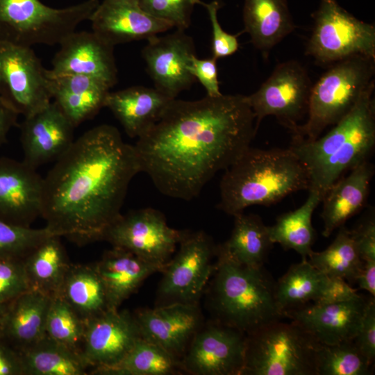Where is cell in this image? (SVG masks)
I'll list each match as a JSON object with an SVG mask.
<instances>
[{"mask_svg":"<svg viewBox=\"0 0 375 375\" xmlns=\"http://www.w3.org/2000/svg\"><path fill=\"white\" fill-rule=\"evenodd\" d=\"M257 131L244 95L176 98L133 146L159 192L190 201L251 147Z\"/></svg>","mask_w":375,"mask_h":375,"instance_id":"obj_1","label":"cell"},{"mask_svg":"<svg viewBox=\"0 0 375 375\" xmlns=\"http://www.w3.org/2000/svg\"><path fill=\"white\" fill-rule=\"evenodd\" d=\"M140 172L134 146L117 128L101 124L87 131L44 178L45 226L79 246L101 240L122 214L128 185Z\"/></svg>","mask_w":375,"mask_h":375,"instance_id":"obj_2","label":"cell"},{"mask_svg":"<svg viewBox=\"0 0 375 375\" xmlns=\"http://www.w3.org/2000/svg\"><path fill=\"white\" fill-rule=\"evenodd\" d=\"M374 82L353 109L324 136L291 142L289 148L305 167L310 190L323 195L347 172L368 160L375 146Z\"/></svg>","mask_w":375,"mask_h":375,"instance_id":"obj_3","label":"cell"},{"mask_svg":"<svg viewBox=\"0 0 375 375\" xmlns=\"http://www.w3.org/2000/svg\"><path fill=\"white\" fill-rule=\"evenodd\" d=\"M224 171L217 208L232 216L309 188L306 170L290 148L250 147Z\"/></svg>","mask_w":375,"mask_h":375,"instance_id":"obj_4","label":"cell"},{"mask_svg":"<svg viewBox=\"0 0 375 375\" xmlns=\"http://www.w3.org/2000/svg\"><path fill=\"white\" fill-rule=\"evenodd\" d=\"M216 256L208 284L215 320L247 335L283 317L275 300L276 283L263 267L239 264L219 245Z\"/></svg>","mask_w":375,"mask_h":375,"instance_id":"obj_5","label":"cell"},{"mask_svg":"<svg viewBox=\"0 0 375 375\" xmlns=\"http://www.w3.org/2000/svg\"><path fill=\"white\" fill-rule=\"evenodd\" d=\"M375 59L357 56L335 62L312 85L305 123L292 135L291 142L316 140L356 106L374 82Z\"/></svg>","mask_w":375,"mask_h":375,"instance_id":"obj_6","label":"cell"},{"mask_svg":"<svg viewBox=\"0 0 375 375\" xmlns=\"http://www.w3.org/2000/svg\"><path fill=\"white\" fill-rule=\"evenodd\" d=\"M280 320L247 335L242 375H317L321 344L298 324Z\"/></svg>","mask_w":375,"mask_h":375,"instance_id":"obj_7","label":"cell"},{"mask_svg":"<svg viewBox=\"0 0 375 375\" xmlns=\"http://www.w3.org/2000/svg\"><path fill=\"white\" fill-rule=\"evenodd\" d=\"M99 0L55 8L40 0H0V42L25 47L60 44L89 20Z\"/></svg>","mask_w":375,"mask_h":375,"instance_id":"obj_8","label":"cell"},{"mask_svg":"<svg viewBox=\"0 0 375 375\" xmlns=\"http://www.w3.org/2000/svg\"><path fill=\"white\" fill-rule=\"evenodd\" d=\"M306 54L321 63L362 56L375 59V26L361 21L336 0H319Z\"/></svg>","mask_w":375,"mask_h":375,"instance_id":"obj_9","label":"cell"},{"mask_svg":"<svg viewBox=\"0 0 375 375\" xmlns=\"http://www.w3.org/2000/svg\"><path fill=\"white\" fill-rule=\"evenodd\" d=\"M176 254L162 272L158 295L161 305L198 304L212 275L217 246L203 231H184Z\"/></svg>","mask_w":375,"mask_h":375,"instance_id":"obj_10","label":"cell"},{"mask_svg":"<svg viewBox=\"0 0 375 375\" xmlns=\"http://www.w3.org/2000/svg\"><path fill=\"white\" fill-rule=\"evenodd\" d=\"M311 88L308 74L298 61L278 65L256 92L246 96L256 127L265 117L274 116L292 135L308 114Z\"/></svg>","mask_w":375,"mask_h":375,"instance_id":"obj_11","label":"cell"},{"mask_svg":"<svg viewBox=\"0 0 375 375\" xmlns=\"http://www.w3.org/2000/svg\"><path fill=\"white\" fill-rule=\"evenodd\" d=\"M46 69L31 47L0 42V97L18 115L29 117L51 103Z\"/></svg>","mask_w":375,"mask_h":375,"instance_id":"obj_12","label":"cell"},{"mask_svg":"<svg viewBox=\"0 0 375 375\" xmlns=\"http://www.w3.org/2000/svg\"><path fill=\"white\" fill-rule=\"evenodd\" d=\"M184 231L171 228L159 210L145 208L120 216L104 232L101 240L151 262L166 265Z\"/></svg>","mask_w":375,"mask_h":375,"instance_id":"obj_13","label":"cell"},{"mask_svg":"<svg viewBox=\"0 0 375 375\" xmlns=\"http://www.w3.org/2000/svg\"><path fill=\"white\" fill-rule=\"evenodd\" d=\"M247 334L217 320L201 326L181 362L194 375H242Z\"/></svg>","mask_w":375,"mask_h":375,"instance_id":"obj_14","label":"cell"},{"mask_svg":"<svg viewBox=\"0 0 375 375\" xmlns=\"http://www.w3.org/2000/svg\"><path fill=\"white\" fill-rule=\"evenodd\" d=\"M142 338L134 314L108 309L85 322L81 353L90 374L120 362Z\"/></svg>","mask_w":375,"mask_h":375,"instance_id":"obj_15","label":"cell"},{"mask_svg":"<svg viewBox=\"0 0 375 375\" xmlns=\"http://www.w3.org/2000/svg\"><path fill=\"white\" fill-rule=\"evenodd\" d=\"M147 40L142 55L155 88L170 99H176L195 81L188 70L190 58L195 54L193 39L185 31L176 29Z\"/></svg>","mask_w":375,"mask_h":375,"instance_id":"obj_16","label":"cell"},{"mask_svg":"<svg viewBox=\"0 0 375 375\" xmlns=\"http://www.w3.org/2000/svg\"><path fill=\"white\" fill-rule=\"evenodd\" d=\"M373 297L360 294L357 298L338 303H308L287 310L283 317L300 325L320 344H336L354 340Z\"/></svg>","mask_w":375,"mask_h":375,"instance_id":"obj_17","label":"cell"},{"mask_svg":"<svg viewBox=\"0 0 375 375\" xmlns=\"http://www.w3.org/2000/svg\"><path fill=\"white\" fill-rule=\"evenodd\" d=\"M23 160L0 158V220L23 226L41 217L44 178Z\"/></svg>","mask_w":375,"mask_h":375,"instance_id":"obj_18","label":"cell"},{"mask_svg":"<svg viewBox=\"0 0 375 375\" xmlns=\"http://www.w3.org/2000/svg\"><path fill=\"white\" fill-rule=\"evenodd\" d=\"M135 317L142 338L181 360L201 326L198 304L174 303L137 311Z\"/></svg>","mask_w":375,"mask_h":375,"instance_id":"obj_19","label":"cell"},{"mask_svg":"<svg viewBox=\"0 0 375 375\" xmlns=\"http://www.w3.org/2000/svg\"><path fill=\"white\" fill-rule=\"evenodd\" d=\"M89 20L92 31L113 47L148 40L174 28L146 12L138 0H103Z\"/></svg>","mask_w":375,"mask_h":375,"instance_id":"obj_20","label":"cell"},{"mask_svg":"<svg viewBox=\"0 0 375 375\" xmlns=\"http://www.w3.org/2000/svg\"><path fill=\"white\" fill-rule=\"evenodd\" d=\"M24 159L37 169L58 160L72 144L74 126L53 101L20 125Z\"/></svg>","mask_w":375,"mask_h":375,"instance_id":"obj_21","label":"cell"},{"mask_svg":"<svg viewBox=\"0 0 375 375\" xmlns=\"http://www.w3.org/2000/svg\"><path fill=\"white\" fill-rule=\"evenodd\" d=\"M50 74H75L97 78L110 88L117 82L114 47L94 32L76 31L60 44Z\"/></svg>","mask_w":375,"mask_h":375,"instance_id":"obj_22","label":"cell"},{"mask_svg":"<svg viewBox=\"0 0 375 375\" xmlns=\"http://www.w3.org/2000/svg\"><path fill=\"white\" fill-rule=\"evenodd\" d=\"M94 265L104 284L110 309H119L147 277L162 272L166 265L115 247L105 251Z\"/></svg>","mask_w":375,"mask_h":375,"instance_id":"obj_23","label":"cell"},{"mask_svg":"<svg viewBox=\"0 0 375 375\" xmlns=\"http://www.w3.org/2000/svg\"><path fill=\"white\" fill-rule=\"evenodd\" d=\"M374 174V166L366 160L339 178L324 193L321 201L324 237H329L364 207Z\"/></svg>","mask_w":375,"mask_h":375,"instance_id":"obj_24","label":"cell"},{"mask_svg":"<svg viewBox=\"0 0 375 375\" xmlns=\"http://www.w3.org/2000/svg\"><path fill=\"white\" fill-rule=\"evenodd\" d=\"M51 298L29 290L10 302L2 317L0 338L19 351L46 335V319Z\"/></svg>","mask_w":375,"mask_h":375,"instance_id":"obj_25","label":"cell"},{"mask_svg":"<svg viewBox=\"0 0 375 375\" xmlns=\"http://www.w3.org/2000/svg\"><path fill=\"white\" fill-rule=\"evenodd\" d=\"M170 99L154 88L133 86L109 92L105 107L108 108L132 138H139L160 118Z\"/></svg>","mask_w":375,"mask_h":375,"instance_id":"obj_26","label":"cell"},{"mask_svg":"<svg viewBox=\"0 0 375 375\" xmlns=\"http://www.w3.org/2000/svg\"><path fill=\"white\" fill-rule=\"evenodd\" d=\"M243 22L244 31L265 58L295 28L287 0H244Z\"/></svg>","mask_w":375,"mask_h":375,"instance_id":"obj_27","label":"cell"},{"mask_svg":"<svg viewBox=\"0 0 375 375\" xmlns=\"http://www.w3.org/2000/svg\"><path fill=\"white\" fill-rule=\"evenodd\" d=\"M60 238L47 237L24 258L30 289L51 298L58 295L71 265Z\"/></svg>","mask_w":375,"mask_h":375,"instance_id":"obj_28","label":"cell"},{"mask_svg":"<svg viewBox=\"0 0 375 375\" xmlns=\"http://www.w3.org/2000/svg\"><path fill=\"white\" fill-rule=\"evenodd\" d=\"M57 296L85 322L110 309L104 284L94 264L71 263Z\"/></svg>","mask_w":375,"mask_h":375,"instance_id":"obj_29","label":"cell"},{"mask_svg":"<svg viewBox=\"0 0 375 375\" xmlns=\"http://www.w3.org/2000/svg\"><path fill=\"white\" fill-rule=\"evenodd\" d=\"M20 353L24 375H87L91 370L81 352L47 335Z\"/></svg>","mask_w":375,"mask_h":375,"instance_id":"obj_30","label":"cell"},{"mask_svg":"<svg viewBox=\"0 0 375 375\" xmlns=\"http://www.w3.org/2000/svg\"><path fill=\"white\" fill-rule=\"evenodd\" d=\"M234 217V226L229 239L219 244L234 261L250 267H261L273 246L261 217L244 212Z\"/></svg>","mask_w":375,"mask_h":375,"instance_id":"obj_31","label":"cell"},{"mask_svg":"<svg viewBox=\"0 0 375 375\" xmlns=\"http://www.w3.org/2000/svg\"><path fill=\"white\" fill-rule=\"evenodd\" d=\"M322 199L320 192L310 190L309 195L301 206L278 216L274 225L267 226L272 242L278 243L285 249H293L301 256L302 259H307L312 251V246L315 239L312 216Z\"/></svg>","mask_w":375,"mask_h":375,"instance_id":"obj_32","label":"cell"},{"mask_svg":"<svg viewBox=\"0 0 375 375\" xmlns=\"http://www.w3.org/2000/svg\"><path fill=\"white\" fill-rule=\"evenodd\" d=\"M327 278L308 259L291 265L275 284V300L283 317L287 310L316 301Z\"/></svg>","mask_w":375,"mask_h":375,"instance_id":"obj_33","label":"cell"},{"mask_svg":"<svg viewBox=\"0 0 375 375\" xmlns=\"http://www.w3.org/2000/svg\"><path fill=\"white\" fill-rule=\"evenodd\" d=\"M182 371L179 359L159 345L140 338L120 362L92 374L171 375Z\"/></svg>","mask_w":375,"mask_h":375,"instance_id":"obj_34","label":"cell"},{"mask_svg":"<svg viewBox=\"0 0 375 375\" xmlns=\"http://www.w3.org/2000/svg\"><path fill=\"white\" fill-rule=\"evenodd\" d=\"M307 259L326 276L339 277L351 283H356L364 264L350 230L344 225L325 250L312 251Z\"/></svg>","mask_w":375,"mask_h":375,"instance_id":"obj_35","label":"cell"},{"mask_svg":"<svg viewBox=\"0 0 375 375\" xmlns=\"http://www.w3.org/2000/svg\"><path fill=\"white\" fill-rule=\"evenodd\" d=\"M373 366L353 340L333 345L321 344L317 350V375H368Z\"/></svg>","mask_w":375,"mask_h":375,"instance_id":"obj_36","label":"cell"},{"mask_svg":"<svg viewBox=\"0 0 375 375\" xmlns=\"http://www.w3.org/2000/svg\"><path fill=\"white\" fill-rule=\"evenodd\" d=\"M85 322L60 297L51 298L45 331L52 340L81 352Z\"/></svg>","mask_w":375,"mask_h":375,"instance_id":"obj_37","label":"cell"},{"mask_svg":"<svg viewBox=\"0 0 375 375\" xmlns=\"http://www.w3.org/2000/svg\"><path fill=\"white\" fill-rule=\"evenodd\" d=\"M110 90L97 89L74 92H53L52 99L74 127L94 116L101 108Z\"/></svg>","mask_w":375,"mask_h":375,"instance_id":"obj_38","label":"cell"},{"mask_svg":"<svg viewBox=\"0 0 375 375\" xmlns=\"http://www.w3.org/2000/svg\"><path fill=\"white\" fill-rule=\"evenodd\" d=\"M53 234L46 226L33 228L0 220V260L24 259L35 247Z\"/></svg>","mask_w":375,"mask_h":375,"instance_id":"obj_39","label":"cell"},{"mask_svg":"<svg viewBox=\"0 0 375 375\" xmlns=\"http://www.w3.org/2000/svg\"><path fill=\"white\" fill-rule=\"evenodd\" d=\"M149 15L172 23L176 29L185 31L190 25L194 6L200 0H138Z\"/></svg>","mask_w":375,"mask_h":375,"instance_id":"obj_40","label":"cell"},{"mask_svg":"<svg viewBox=\"0 0 375 375\" xmlns=\"http://www.w3.org/2000/svg\"><path fill=\"white\" fill-rule=\"evenodd\" d=\"M29 290L24 259L0 260V305L9 303Z\"/></svg>","mask_w":375,"mask_h":375,"instance_id":"obj_41","label":"cell"},{"mask_svg":"<svg viewBox=\"0 0 375 375\" xmlns=\"http://www.w3.org/2000/svg\"><path fill=\"white\" fill-rule=\"evenodd\" d=\"M198 4L206 8L211 22L212 57L217 60L235 53L239 47L238 40L237 35L226 33L219 23L217 11L220 8L219 3L215 0L206 3L200 0Z\"/></svg>","mask_w":375,"mask_h":375,"instance_id":"obj_42","label":"cell"},{"mask_svg":"<svg viewBox=\"0 0 375 375\" xmlns=\"http://www.w3.org/2000/svg\"><path fill=\"white\" fill-rule=\"evenodd\" d=\"M188 70L205 88L207 96L218 97L222 94L219 90L216 58L212 56L199 59L194 54L190 58Z\"/></svg>","mask_w":375,"mask_h":375,"instance_id":"obj_43","label":"cell"},{"mask_svg":"<svg viewBox=\"0 0 375 375\" xmlns=\"http://www.w3.org/2000/svg\"><path fill=\"white\" fill-rule=\"evenodd\" d=\"M356 345L370 364L375 358V301L368 303L359 331L353 340Z\"/></svg>","mask_w":375,"mask_h":375,"instance_id":"obj_44","label":"cell"},{"mask_svg":"<svg viewBox=\"0 0 375 375\" xmlns=\"http://www.w3.org/2000/svg\"><path fill=\"white\" fill-rule=\"evenodd\" d=\"M363 262L375 261V218L371 212L350 230Z\"/></svg>","mask_w":375,"mask_h":375,"instance_id":"obj_45","label":"cell"},{"mask_svg":"<svg viewBox=\"0 0 375 375\" xmlns=\"http://www.w3.org/2000/svg\"><path fill=\"white\" fill-rule=\"evenodd\" d=\"M360 294L346 281L339 277L327 278L326 285L315 304L326 305L347 301Z\"/></svg>","mask_w":375,"mask_h":375,"instance_id":"obj_46","label":"cell"},{"mask_svg":"<svg viewBox=\"0 0 375 375\" xmlns=\"http://www.w3.org/2000/svg\"><path fill=\"white\" fill-rule=\"evenodd\" d=\"M0 375H24L22 355L19 351L0 338Z\"/></svg>","mask_w":375,"mask_h":375,"instance_id":"obj_47","label":"cell"},{"mask_svg":"<svg viewBox=\"0 0 375 375\" xmlns=\"http://www.w3.org/2000/svg\"><path fill=\"white\" fill-rule=\"evenodd\" d=\"M18 115L0 97V147L6 142L11 128L17 125Z\"/></svg>","mask_w":375,"mask_h":375,"instance_id":"obj_48","label":"cell"},{"mask_svg":"<svg viewBox=\"0 0 375 375\" xmlns=\"http://www.w3.org/2000/svg\"><path fill=\"white\" fill-rule=\"evenodd\" d=\"M356 283L360 289L375 297V261L364 262L362 269Z\"/></svg>","mask_w":375,"mask_h":375,"instance_id":"obj_49","label":"cell"},{"mask_svg":"<svg viewBox=\"0 0 375 375\" xmlns=\"http://www.w3.org/2000/svg\"><path fill=\"white\" fill-rule=\"evenodd\" d=\"M8 305V303L0 305V326H1V322L2 317L7 309Z\"/></svg>","mask_w":375,"mask_h":375,"instance_id":"obj_50","label":"cell"}]
</instances>
